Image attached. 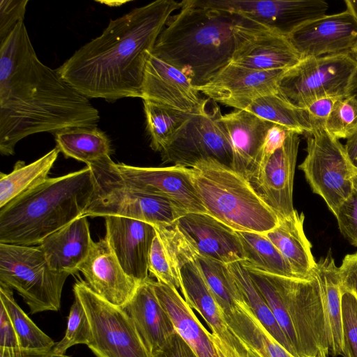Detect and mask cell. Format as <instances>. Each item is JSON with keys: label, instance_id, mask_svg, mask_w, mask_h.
<instances>
[{"label": "cell", "instance_id": "obj_1", "mask_svg": "<svg viewBox=\"0 0 357 357\" xmlns=\"http://www.w3.org/2000/svg\"><path fill=\"white\" fill-rule=\"evenodd\" d=\"M98 110L89 98L38 59L26 27L20 22L0 44V152L40 132L94 127Z\"/></svg>", "mask_w": 357, "mask_h": 357}, {"label": "cell", "instance_id": "obj_2", "mask_svg": "<svg viewBox=\"0 0 357 357\" xmlns=\"http://www.w3.org/2000/svg\"><path fill=\"white\" fill-rule=\"evenodd\" d=\"M181 7L182 1L157 0L111 20L56 71L88 98H142L147 60L172 13Z\"/></svg>", "mask_w": 357, "mask_h": 357}, {"label": "cell", "instance_id": "obj_3", "mask_svg": "<svg viewBox=\"0 0 357 357\" xmlns=\"http://www.w3.org/2000/svg\"><path fill=\"white\" fill-rule=\"evenodd\" d=\"M241 17L182 1L160 33L152 54L184 73L195 87L208 83L230 63L234 27Z\"/></svg>", "mask_w": 357, "mask_h": 357}, {"label": "cell", "instance_id": "obj_4", "mask_svg": "<svg viewBox=\"0 0 357 357\" xmlns=\"http://www.w3.org/2000/svg\"><path fill=\"white\" fill-rule=\"evenodd\" d=\"M94 190L86 167L43 182L0 208V243L33 246L83 215Z\"/></svg>", "mask_w": 357, "mask_h": 357}, {"label": "cell", "instance_id": "obj_5", "mask_svg": "<svg viewBox=\"0 0 357 357\" xmlns=\"http://www.w3.org/2000/svg\"><path fill=\"white\" fill-rule=\"evenodd\" d=\"M245 267L297 357H328L325 309L315 276L303 280Z\"/></svg>", "mask_w": 357, "mask_h": 357}, {"label": "cell", "instance_id": "obj_6", "mask_svg": "<svg viewBox=\"0 0 357 357\" xmlns=\"http://www.w3.org/2000/svg\"><path fill=\"white\" fill-rule=\"evenodd\" d=\"M197 195L206 213L235 231L264 234L278 218L250 183L231 168L203 162L191 168Z\"/></svg>", "mask_w": 357, "mask_h": 357}, {"label": "cell", "instance_id": "obj_7", "mask_svg": "<svg viewBox=\"0 0 357 357\" xmlns=\"http://www.w3.org/2000/svg\"><path fill=\"white\" fill-rule=\"evenodd\" d=\"M116 164L106 156L87 165L93 174L94 190L82 216H121L154 225H170L187 213L169 199L130 186Z\"/></svg>", "mask_w": 357, "mask_h": 357}, {"label": "cell", "instance_id": "obj_8", "mask_svg": "<svg viewBox=\"0 0 357 357\" xmlns=\"http://www.w3.org/2000/svg\"><path fill=\"white\" fill-rule=\"evenodd\" d=\"M70 275L52 269L39 245L0 243V283L16 290L31 314L59 311Z\"/></svg>", "mask_w": 357, "mask_h": 357}, {"label": "cell", "instance_id": "obj_9", "mask_svg": "<svg viewBox=\"0 0 357 357\" xmlns=\"http://www.w3.org/2000/svg\"><path fill=\"white\" fill-rule=\"evenodd\" d=\"M356 89L357 61L351 52L302 59L278 83L280 96L300 109L321 98L351 96Z\"/></svg>", "mask_w": 357, "mask_h": 357}, {"label": "cell", "instance_id": "obj_10", "mask_svg": "<svg viewBox=\"0 0 357 357\" xmlns=\"http://www.w3.org/2000/svg\"><path fill=\"white\" fill-rule=\"evenodd\" d=\"M307 135V155L298 168L312 192L319 195L335 216L350 196L352 178L357 168L351 162L344 146L325 128Z\"/></svg>", "mask_w": 357, "mask_h": 357}, {"label": "cell", "instance_id": "obj_11", "mask_svg": "<svg viewBox=\"0 0 357 357\" xmlns=\"http://www.w3.org/2000/svg\"><path fill=\"white\" fill-rule=\"evenodd\" d=\"M73 292L88 316L92 341L87 347L97 357H152L122 307L99 296L86 281L75 282Z\"/></svg>", "mask_w": 357, "mask_h": 357}, {"label": "cell", "instance_id": "obj_12", "mask_svg": "<svg viewBox=\"0 0 357 357\" xmlns=\"http://www.w3.org/2000/svg\"><path fill=\"white\" fill-rule=\"evenodd\" d=\"M221 116L217 106L193 115L160 152L163 162L192 168L216 162L232 169V146Z\"/></svg>", "mask_w": 357, "mask_h": 357}, {"label": "cell", "instance_id": "obj_13", "mask_svg": "<svg viewBox=\"0 0 357 357\" xmlns=\"http://www.w3.org/2000/svg\"><path fill=\"white\" fill-rule=\"evenodd\" d=\"M160 226L175 255L184 300L204 318L211 333L216 335L227 345L233 347L237 337L226 324L221 309L201 273L193 248L174 223Z\"/></svg>", "mask_w": 357, "mask_h": 357}, {"label": "cell", "instance_id": "obj_14", "mask_svg": "<svg viewBox=\"0 0 357 357\" xmlns=\"http://www.w3.org/2000/svg\"><path fill=\"white\" fill-rule=\"evenodd\" d=\"M208 8L223 10L288 36L299 26L326 15L323 0H197Z\"/></svg>", "mask_w": 357, "mask_h": 357}, {"label": "cell", "instance_id": "obj_15", "mask_svg": "<svg viewBox=\"0 0 357 357\" xmlns=\"http://www.w3.org/2000/svg\"><path fill=\"white\" fill-rule=\"evenodd\" d=\"M230 63L255 70H287L301 57L288 37L241 17Z\"/></svg>", "mask_w": 357, "mask_h": 357}, {"label": "cell", "instance_id": "obj_16", "mask_svg": "<svg viewBox=\"0 0 357 357\" xmlns=\"http://www.w3.org/2000/svg\"><path fill=\"white\" fill-rule=\"evenodd\" d=\"M299 134L288 131L283 144L264 160L248 180L252 188L278 220L290 216L293 185L300 144Z\"/></svg>", "mask_w": 357, "mask_h": 357}, {"label": "cell", "instance_id": "obj_17", "mask_svg": "<svg viewBox=\"0 0 357 357\" xmlns=\"http://www.w3.org/2000/svg\"><path fill=\"white\" fill-rule=\"evenodd\" d=\"M287 37L301 59L351 52L357 44V17L347 8L307 22Z\"/></svg>", "mask_w": 357, "mask_h": 357}, {"label": "cell", "instance_id": "obj_18", "mask_svg": "<svg viewBox=\"0 0 357 357\" xmlns=\"http://www.w3.org/2000/svg\"><path fill=\"white\" fill-rule=\"evenodd\" d=\"M125 182L141 192L169 199L187 213H206L195 190L191 168L135 167L116 164Z\"/></svg>", "mask_w": 357, "mask_h": 357}, {"label": "cell", "instance_id": "obj_19", "mask_svg": "<svg viewBox=\"0 0 357 357\" xmlns=\"http://www.w3.org/2000/svg\"><path fill=\"white\" fill-rule=\"evenodd\" d=\"M285 70L260 71L229 63L195 89L215 102L245 110L257 98L278 92V81Z\"/></svg>", "mask_w": 357, "mask_h": 357}, {"label": "cell", "instance_id": "obj_20", "mask_svg": "<svg viewBox=\"0 0 357 357\" xmlns=\"http://www.w3.org/2000/svg\"><path fill=\"white\" fill-rule=\"evenodd\" d=\"M141 98L193 115L204 112L208 100L184 73L152 54L146 64Z\"/></svg>", "mask_w": 357, "mask_h": 357}, {"label": "cell", "instance_id": "obj_21", "mask_svg": "<svg viewBox=\"0 0 357 357\" xmlns=\"http://www.w3.org/2000/svg\"><path fill=\"white\" fill-rule=\"evenodd\" d=\"M106 235L124 271L138 284L149 276V257L156 235L151 223L121 216L105 217Z\"/></svg>", "mask_w": 357, "mask_h": 357}, {"label": "cell", "instance_id": "obj_22", "mask_svg": "<svg viewBox=\"0 0 357 357\" xmlns=\"http://www.w3.org/2000/svg\"><path fill=\"white\" fill-rule=\"evenodd\" d=\"M199 255L229 264L245 259L236 231L206 213H187L174 223Z\"/></svg>", "mask_w": 357, "mask_h": 357}, {"label": "cell", "instance_id": "obj_23", "mask_svg": "<svg viewBox=\"0 0 357 357\" xmlns=\"http://www.w3.org/2000/svg\"><path fill=\"white\" fill-rule=\"evenodd\" d=\"M79 271L96 294L120 307L131 298L139 284L124 271L105 238L93 243Z\"/></svg>", "mask_w": 357, "mask_h": 357}, {"label": "cell", "instance_id": "obj_24", "mask_svg": "<svg viewBox=\"0 0 357 357\" xmlns=\"http://www.w3.org/2000/svg\"><path fill=\"white\" fill-rule=\"evenodd\" d=\"M233 151L232 169L249 180L260 166L265 139L274 123L247 110L222 115Z\"/></svg>", "mask_w": 357, "mask_h": 357}, {"label": "cell", "instance_id": "obj_25", "mask_svg": "<svg viewBox=\"0 0 357 357\" xmlns=\"http://www.w3.org/2000/svg\"><path fill=\"white\" fill-rule=\"evenodd\" d=\"M152 281L149 277L139 283L131 298L122 307L153 356L165 345L176 330L156 296Z\"/></svg>", "mask_w": 357, "mask_h": 357}, {"label": "cell", "instance_id": "obj_26", "mask_svg": "<svg viewBox=\"0 0 357 357\" xmlns=\"http://www.w3.org/2000/svg\"><path fill=\"white\" fill-rule=\"evenodd\" d=\"M93 243L87 218L81 216L47 236L39 246L52 269L71 275L79 271Z\"/></svg>", "mask_w": 357, "mask_h": 357}, {"label": "cell", "instance_id": "obj_27", "mask_svg": "<svg viewBox=\"0 0 357 357\" xmlns=\"http://www.w3.org/2000/svg\"><path fill=\"white\" fill-rule=\"evenodd\" d=\"M156 296L170 317L176 331L198 357H220L211 333L203 326L178 291L161 282L152 281Z\"/></svg>", "mask_w": 357, "mask_h": 357}, {"label": "cell", "instance_id": "obj_28", "mask_svg": "<svg viewBox=\"0 0 357 357\" xmlns=\"http://www.w3.org/2000/svg\"><path fill=\"white\" fill-rule=\"evenodd\" d=\"M305 216L296 210L289 217L278 220L277 225L264 233L282 254L296 278H313L315 260L307 238L303 222Z\"/></svg>", "mask_w": 357, "mask_h": 357}, {"label": "cell", "instance_id": "obj_29", "mask_svg": "<svg viewBox=\"0 0 357 357\" xmlns=\"http://www.w3.org/2000/svg\"><path fill=\"white\" fill-rule=\"evenodd\" d=\"M313 275L317 279L321 288L328 329L329 355L333 357L342 356V293L339 267L331 254L316 261Z\"/></svg>", "mask_w": 357, "mask_h": 357}, {"label": "cell", "instance_id": "obj_30", "mask_svg": "<svg viewBox=\"0 0 357 357\" xmlns=\"http://www.w3.org/2000/svg\"><path fill=\"white\" fill-rule=\"evenodd\" d=\"M223 317L235 335L260 357H294L268 333L245 302Z\"/></svg>", "mask_w": 357, "mask_h": 357}, {"label": "cell", "instance_id": "obj_31", "mask_svg": "<svg viewBox=\"0 0 357 357\" xmlns=\"http://www.w3.org/2000/svg\"><path fill=\"white\" fill-rule=\"evenodd\" d=\"M54 137L56 147L66 158L86 165L110 156L112 152L109 137L97 126L69 128L56 132Z\"/></svg>", "mask_w": 357, "mask_h": 357}, {"label": "cell", "instance_id": "obj_32", "mask_svg": "<svg viewBox=\"0 0 357 357\" xmlns=\"http://www.w3.org/2000/svg\"><path fill=\"white\" fill-rule=\"evenodd\" d=\"M59 150L54 148L36 161L26 165L17 161L9 174H0V208L46 180Z\"/></svg>", "mask_w": 357, "mask_h": 357}, {"label": "cell", "instance_id": "obj_33", "mask_svg": "<svg viewBox=\"0 0 357 357\" xmlns=\"http://www.w3.org/2000/svg\"><path fill=\"white\" fill-rule=\"evenodd\" d=\"M236 232L243 247L245 266L272 275L296 278L282 254L265 234Z\"/></svg>", "mask_w": 357, "mask_h": 357}, {"label": "cell", "instance_id": "obj_34", "mask_svg": "<svg viewBox=\"0 0 357 357\" xmlns=\"http://www.w3.org/2000/svg\"><path fill=\"white\" fill-rule=\"evenodd\" d=\"M194 254L201 273L223 315L232 312L245 303L227 264L202 256L195 249Z\"/></svg>", "mask_w": 357, "mask_h": 357}, {"label": "cell", "instance_id": "obj_35", "mask_svg": "<svg viewBox=\"0 0 357 357\" xmlns=\"http://www.w3.org/2000/svg\"><path fill=\"white\" fill-rule=\"evenodd\" d=\"M245 302L268 333L293 356L297 357L271 309L250 278L242 261L227 264Z\"/></svg>", "mask_w": 357, "mask_h": 357}, {"label": "cell", "instance_id": "obj_36", "mask_svg": "<svg viewBox=\"0 0 357 357\" xmlns=\"http://www.w3.org/2000/svg\"><path fill=\"white\" fill-rule=\"evenodd\" d=\"M143 105L150 146L160 153L193 116L147 100H143Z\"/></svg>", "mask_w": 357, "mask_h": 357}, {"label": "cell", "instance_id": "obj_37", "mask_svg": "<svg viewBox=\"0 0 357 357\" xmlns=\"http://www.w3.org/2000/svg\"><path fill=\"white\" fill-rule=\"evenodd\" d=\"M245 110L299 135L311 132L304 109L295 107L278 92L257 98Z\"/></svg>", "mask_w": 357, "mask_h": 357}, {"label": "cell", "instance_id": "obj_38", "mask_svg": "<svg viewBox=\"0 0 357 357\" xmlns=\"http://www.w3.org/2000/svg\"><path fill=\"white\" fill-rule=\"evenodd\" d=\"M0 303L7 311L15 328L19 347L50 351L55 342L41 331L15 301L12 289L0 283Z\"/></svg>", "mask_w": 357, "mask_h": 357}, {"label": "cell", "instance_id": "obj_39", "mask_svg": "<svg viewBox=\"0 0 357 357\" xmlns=\"http://www.w3.org/2000/svg\"><path fill=\"white\" fill-rule=\"evenodd\" d=\"M154 226L156 235L149 253V272L157 281L181 290L178 267L173 249L161 227Z\"/></svg>", "mask_w": 357, "mask_h": 357}, {"label": "cell", "instance_id": "obj_40", "mask_svg": "<svg viewBox=\"0 0 357 357\" xmlns=\"http://www.w3.org/2000/svg\"><path fill=\"white\" fill-rule=\"evenodd\" d=\"M91 341L92 333L88 316L80 300L74 296L65 335L59 342H55L52 350L59 354H66L70 347L79 344L87 346Z\"/></svg>", "mask_w": 357, "mask_h": 357}, {"label": "cell", "instance_id": "obj_41", "mask_svg": "<svg viewBox=\"0 0 357 357\" xmlns=\"http://www.w3.org/2000/svg\"><path fill=\"white\" fill-rule=\"evenodd\" d=\"M326 130L334 137L348 139L357 130V99L354 95L337 100L327 119Z\"/></svg>", "mask_w": 357, "mask_h": 357}, {"label": "cell", "instance_id": "obj_42", "mask_svg": "<svg viewBox=\"0 0 357 357\" xmlns=\"http://www.w3.org/2000/svg\"><path fill=\"white\" fill-rule=\"evenodd\" d=\"M342 293V356L357 357V298L349 291Z\"/></svg>", "mask_w": 357, "mask_h": 357}, {"label": "cell", "instance_id": "obj_43", "mask_svg": "<svg viewBox=\"0 0 357 357\" xmlns=\"http://www.w3.org/2000/svg\"><path fill=\"white\" fill-rule=\"evenodd\" d=\"M342 236L357 247V189L342 204L335 215Z\"/></svg>", "mask_w": 357, "mask_h": 357}, {"label": "cell", "instance_id": "obj_44", "mask_svg": "<svg viewBox=\"0 0 357 357\" xmlns=\"http://www.w3.org/2000/svg\"><path fill=\"white\" fill-rule=\"evenodd\" d=\"M27 0L0 1V44L24 21Z\"/></svg>", "mask_w": 357, "mask_h": 357}, {"label": "cell", "instance_id": "obj_45", "mask_svg": "<svg viewBox=\"0 0 357 357\" xmlns=\"http://www.w3.org/2000/svg\"><path fill=\"white\" fill-rule=\"evenodd\" d=\"M339 98H321L312 102L303 109L311 131L325 128L333 105Z\"/></svg>", "mask_w": 357, "mask_h": 357}, {"label": "cell", "instance_id": "obj_46", "mask_svg": "<svg viewBox=\"0 0 357 357\" xmlns=\"http://www.w3.org/2000/svg\"><path fill=\"white\" fill-rule=\"evenodd\" d=\"M339 273L342 291L351 292L357 298V252L344 257Z\"/></svg>", "mask_w": 357, "mask_h": 357}, {"label": "cell", "instance_id": "obj_47", "mask_svg": "<svg viewBox=\"0 0 357 357\" xmlns=\"http://www.w3.org/2000/svg\"><path fill=\"white\" fill-rule=\"evenodd\" d=\"M152 357H198L188 343L176 331L165 345Z\"/></svg>", "mask_w": 357, "mask_h": 357}, {"label": "cell", "instance_id": "obj_48", "mask_svg": "<svg viewBox=\"0 0 357 357\" xmlns=\"http://www.w3.org/2000/svg\"><path fill=\"white\" fill-rule=\"evenodd\" d=\"M17 337L10 317L0 303V347H18Z\"/></svg>", "mask_w": 357, "mask_h": 357}, {"label": "cell", "instance_id": "obj_49", "mask_svg": "<svg viewBox=\"0 0 357 357\" xmlns=\"http://www.w3.org/2000/svg\"><path fill=\"white\" fill-rule=\"evenodd\" d=\"M288 131L289 130H286L283 127L276 124H274L268 130L265 139L261 163L266 160L276 149L280 148L283 144L287 137Z\"/></svg>", "mask_w": 357, "mask_h": 357}, {"label": "cell", "instance_id": "obj_50", "mask_svg": "<svg viewBox=\"0 0 357 357\" xmlns=\"http://www.w3.org/2000/svg\"><path fill=\"white\" fill-rule=\"evenodd\" d=\"M0 357H70L66 354H59L53 350L45 351L22 347H0Z\"/></svg>", "mask_w": 357, "mask_h": 357}, {"label": "cell", "instance_id": "obj_51", "mask_svg": "<svg viewBox=\"0 0 357 357\" xmlns=\"http://www.w3.org/2000/svg\"><path fill=\"white\" fill-rule=\"evenodd\" d=\"M211 337L217 348L220 357H241L236 351L222 342L216 335L211 333Z\"/></svg>", "mask_w": 357, "mask_h": 357}, {"label": "cell", "instance_id": "obj_52", "mask_svg": "<svg viewBox=\"0 0 357 357\" xmlns=\"http://www.w3.org/2000/svg\"><path fill=\"white\" fill-rule=\"evenodd\" d=\"M344 147L351 162L357 168V130L353 135L347 139Z\"/></svg>", "mask_w": 357, "mask_h": 357}, {"label": "cell", "instance_id": "obj_53", "mask_svg": "<svg viewBox=\"0 0 357 357\" xmlns=\"http://www.w3.org/2000/svg\"><path fill=\"white\" fill-rule=\"evenodd\" d=\"M232 349L236 351L241 357H260L256 352L244 344L241 340L240 342Z\"/></svg>", "mask_w": 357, "mask_h": 357}, {"label": "cell", "instance_id": "obj_54", "mask_svg": "<svg viewBox=\"0 0 357 357\" xmlns=\"http://www.w3.org/2000/svg\"><path fill=\"white\" fill-rule=\"evenodd\" d=\"M347 8L350 10L357 17V0H345Z\"/></svg>", "mask_w": 357, "mask_h": 357}, {"label": "cell", "instance_id": "obj_55", "mask_svg": "<svg viewBox=\"0 0 357 357\" xmlns=\"http://www.w3.org/2000/svg\"><path fill=\"white\" fill-rule=\"evenodd\" d=\"M351 55L354 57V59L357 61V44L351 51Z\"/></svg>", "mask_w": 357, "mask_h": 357}, {"label": "cell", "instance_id": "obj_56", "mask_svg": "<svg viewBox=\"0 0 357 357\" xmlns=\"http://www.w3.org/2000/svg\"><path fill=\"white\" fill-rule=\"evenodd\" d=\"M354 188L357 189V172L352 178Z\"/></svg>", "mask_w": 357, "mask_h": 357}, {"label": "cell", "instance_id": "obj_57", "mask_svg": "<svg viewBox=\"0 0 357 357\" xmlns=\"http://www.w3.org/2000/svg\"><path fill=\"white\" fill-rule=\"evenodd\" d=\"M351 95H354L357 99V89Z\"/></svg>", "mask_w": 357, "mask_h": 357}]
</instances>
